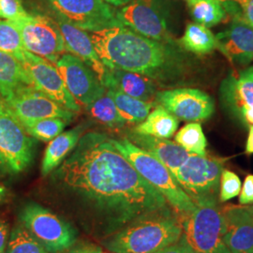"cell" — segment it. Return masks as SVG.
Here are the masks:
<instances>
[{"instance_id":"12","label":"cell","mask_w":253,"mask_h":253,"mask_svg":"<svg viewBox=\"0 0 253 253\" xmlns=\"http://www.w3.org/2000/svg\"><path fill=\"white\" fill-rule=\"evenodd\" d=\"M32 85L49 98L74 113H79L81 105L75 100L66 86L56 67L45 58L26 50L21 61Z\"/></svg>"},{"instance_id":"44","label":"cell","mask_w":253,"mask_h":253,"mask_svg":"<svg viewBox=\"0 0 253 253\" xmlns=\"http://www.w3.org/2000/svg\"><path fill=\"white\" fill-rule=\"evenodd\" d=\"M246 210L251 214V216L253 217V206H244Z\"/></svg>"},{"instance_id":"42","label":"cell","mask_w":253,"mask_h":253,"mask_svg":"<svg viewBox=\"0 0 253 253\" xmlns=\"http://www.w3.org/2000/svg\"><path fill=\"white\" fill-rule=\"evenodd\" d=\"M106 3H108L110 5L113 6H117V7H123L126 4H128L129 2H131L132 0H103Z\"/></svg>"},{"instance_id":"3","label":"cell","mask_w":253,"mask_h":253,"mask_svg":"<svg viewBox=\"0 0 253 253\" xmlns=\"http://www.w3.org/2000/svg\"><path fill=\"white\" fill-rule=\"evenodd\" d=\"M183 235L180 219L170 207L142 215L102 241L115 253H155Z\"/></svg>"},{"instance_id":"16","label":"cell","mask_w":253,"mask_h":253,"mask_svg":"<svg viewBox=\"0 0 253 253\" xmlns=\"http://www.w3.org/2000/svg\"><path fill=\"white\" fill-rule=\"evenodd\" d=\"M120 23L136 33L159 42H172L166 19L151 0H132L117 11Z\"/></svg>"},{"instance_id":"4","label":"cell","mask_w":253,"mask_h":253,"mask_svg":"<svg viewBox=\"0 0 253 253\" xmlns=\"http://www.w3.org/2000/svg\"><path fill=\"white\" fill-rule=\"evenodd\" d=\"M115 146L125 156L145 180L158 190L170 207L180 215L192 213L196 206L180 185L171 171L152 155L133 145L128 139H113Z\"/></svg>"},{"instance_id":"45","label":"cell","mask_w":253,"mask_h":253,"mask_svg":"<svg viewBox=\"0 0 253 253\" xmlns=\"http://www.w3.org/2000/svg\"><path fill=\"white\" fill-rule=\"evenodd\" d=\"M221 3H223V2H225V1H227V0H219Z\"/></svg>"},{"instance_id":"7","label":"cell","mask_w":253,"mask_h":253,"mask_svg":"<svg viewBox=\"0 0 253 253\" xmlns=\"http://www.w3.org/2000/svg\"><path fill=\"white\" fill-rule=\"evenodd\" d=\"M21 223L49 253H62L76 241V231L68 221L37 203L27 204L19 214Z\"/></svg>"},{"instance_id":"25","label":"cell","mask_w":253,"mask_h":253,"mask_svg":"<svg viewBox=\"0 0 253 253\" xmlns=\"http://www.w3.org/2000/svg\"><path fill=\"white\" fill-rule=\"evenodd\" d=\"M106 92L115 101L120 117L126 123H141L157 105L156 102H146L132 98L115 87L106 88Z\"/></svg>"},{"instance_id":"23","label":"cell","mask_w":253,"mask_h":253,"mask_svg":"<svg viewBox=\"0 0 253 253\" xmlns=\"http://www.w3.org/2000/svg\"><path fill=\"white\" fill-rule=\"evenodd\" d=\"M179 126L178 118L160 104L154 107L144 121L137 124L132 129L136 133L154 136L162 139H170Z\"/></svg>"},{"instance_id":"31","label":"cell","mask_w":253,"mask_h":253,"mask_svg":"<svg viewBox=\"0 0 253 253\" xmlns=\"http://www.w3.org/2000/svg\"><path fill=\"white\" fill-rule=\"evenodd\" d=\"M5 253H51L31 235L22 223L14 227L9 235Z\"/></svg>"},{"instance_id":"1","label":"cell","mask_w":253,"mask_h":253,"mask_svg":"<svg viewBox=\"0 0 253 253\" xmlns=\"http://www.w3.org/2000/svg\"><path fill=\"white\" fill-rule=\"evenodd\" d=\"M51 174V183L80 226L106 239L137 217L170 207L104 133H84Z\"/></svg>"},{"instance_id":"8","label":"cell","mask_w":253,"mask_h":253,"mask_svg":"<svg viewBox=\"0 0 253 253\" xmlns=\"http://www.w3.org/2000/svg\"><path fill=\"white\" fill-rule=\"evenodd\" d=\"M50 13L86 32L123 26L117 10L103 0H41Z\"/></svg>"},{"instance_id":"19","label":"cell","mask_w":253,"mask_h":253,"mask_svg":"<svg viewBox=\"0 0 253 253\" xmlns=\"http://www.w3.org/2000/svg\"><path fill=\"white\" fill-rule=\"evenodd\" d=\"M226 221L224 242L231 253H253V217L243 206L222 208Z\"/></svg>"},{"instance_id":"15","label":"cell","mask_w":253,"mask_h":253,"mask_svg":"<svg viewBox=\"0 0 253 253\" xmlns=\"http://www.w3.org/2000/svg\"><path fill=\"white\" fill-rule=\"evenodd\" d=\"M5 101L22 124L51 118H61L70 123L75 116L74 112L65 108L33 85L19 88Z\"/></svg>"},{"instance_id":"14","label":"cell","mask_w":253,"mask_h":253,"mask_svg":"<svg viewBox=\"0 0 253 253\" xmlns=\"http://www.w3.org/2000/svg\"><path fill=\"white\" fill-rule=\"evenodd\" d=\"M155 102L169 111L175 118L197 122L211 118L215 111L210 95L196 88L181 87L158 91Z\"/></svg>"},{"instance_id":"26","label":"cell","mask_w":253,"mask_h":253,"mask_svg":"<svg viewBox=\"0 0 253 253\" xmlns=\"http://www.w3.org/2000/svg\"><path fill=\"white\" fill-rule=\"evenodd\" d=\"M181 47L192 54H210L217 48L216 36L208 27L197 23H190L179 41Z\"/></svg>"},{"instance_id":"36","label":"cell","mask_w":253,"mask_h":253,"mask_svg":"<svg viewBox=\"0 0 253 253\" xmlns=\"http://www.w3.org/2000/svg\"><path fill=\"white\" fill-rule=\"evenodd\" d=\"M239 203L241 206L253 205V174H249L245 178L239 194Z\"/></svg>"},{"instance_id":"20","label":"cell","mask_w":253,"mask_h":253,"mask_svg":"<svg viewBox=\"0 0 253 253\" xmlns=\"http://www.w3.org/2000/svg\"><path fill=\"white\" fill-rule=\"evenodd\" d=\"M126 139L163 163L173 176H175L181 165L190 157V153L169 139L140 134L134 131H130Z\"/></svg>"},{"instance_id":"10","label":"cell","mask_w":253,"mask_h":253,"mask_svg":"<svg viewBox=\"0 0 253 253\" xmlns=\"http://www.w3.org/2000/svg\"><path fill=\"white\" fill-rule=\"evenodd\" d=\"M35 141L0 95V152L10 172L26 170L34 157Z\"/></svg>"},{"instance_id":"2","label":"cell","mask_w":253,"mask_h":253,"mask_svg":"<svg viewBox=\"0 0 253 253\" xmlns=\"http://www.w3.org/2000/svg\"><path fill=\"white\" fill-rule=\"evenodd\" d=\"M88 33L106 68L139 73L162 85L186 84L193 79V60L173 42L151 40L125 26Z\"/></svg>"},{"instance_id":"32","label":"cell","mask_w":253,"mask_h":253,"mask_svg":"<svg viewBox=\"0 0 253 253\" xmlns=\"http://www.w3.org/2000/svg\"><path fill=\"white\" fill-rule=\"evenodd\" d=\"M0 52L15 56L20 62L26 52L18 29L9 20H0Z\"/></svg>"},{"instance_id":"43","label":"cell","mask_w":253,"mask_h":253,"mask_svg":"<svg viewBox=\"0 0 253 253\" xmlns=\"http://www.w3.org/2000/svg\"><path fill=\"white\" fill-rule=\"evenodd\" d=\"M6 193H7L6 189L0 185V202L4 199V197L6 196Z\"/></svg>"},{"instance_id":"5","label":"cell","mask_w":253,"mask_h":253,"mask_svg":"<svg viewBox=\"0 0 253 253\" xmlns=\"http://www.w3.org/2000/svg\"><path fill=\"white\" fill-rule=\"evenodd\" d=\"M224 160L190 154L175 178L196 207L217 206Z\"/></svg>"},{"instance_id":"35","label":"cell","mask_w":253,"mask_h":253,"mask_svg":"<svg viewBox=\"0 0 253 253\" xmlns=\"http://www.w3.org/2000/svg\"><path fill=\"white\" fill-rule=\"evenodd\" d=\"M28 14L21 0H0V18L14 21Z\"/></svg>"},{"instance_id":"28","label":"cell","mask_w":253,"mask_h":253,"mask_svg":"<svg viewBox=\"0 0 253 253\" xmlns=\"http://www.w3.org/2000/svg\"><path fill=\"white\" fill-rule=\"evenodd\" d=\"M174 142L189 153L206 156L208 141L198 122H190L180 128L174 136Z\"/></svg>"},{"instance_id":"34","label":"cell","mask_w":253,"mask_h":253,"mask_svg":"<svg viewBox=\"0 0 253 253\" xmlns=\"http://www.w3.org/2000/svg\"><path fill=\"white\" fill-rule=\"evenodd\" d=\"M242 188L239 176L232 171L223 170L220 175L218 201L221 203L233 199L240 194Z\"/></svg>"},{"instance_id":"18","label":"cell","mask_w":253,"mask_h":253,"mask_svg":"<svg viewBox=\"0 0 253 253\" xmlns=\"http://www.w3.org/2000/svg\"><path fill=\"white\" fill-rule=\"evenodd\" d=\"M217 48L235 65L247 66L253 61V27L233 20L230 27L216 36Z\"/></svg>"},{"instance_id":"6","label":"cell","mask_w":253,"mask_h":253,"mask_svg":"<svg viewBox=\"0 0 253 253\" xmlns=\"http://www.w3.org/2000/svg\"><path fill=\"white\" fill-rule=\"evenodd\" d=\"M183 235L195 253H231L224 242L226 221L222 209L217 206L197 207L182 215Z\"/></svg>"},{"instance_id":"33","label":"cell","mask_w":253,"mask_h":253,"mask_svg":"<svg viewBox=\"0 0 253 253\" xmlns=\"http://www.w3.org/2000/svg\"><path fill=\"white\" fill-rule=\"evenodd\" d=\"M222 5L233 20L253 27V0H227Z\"/></svg>"},{"instance_id":"24","label":"cell","mask_w":253,"mask_h":253,"mask_svg":"<svg viewBox=\"0 0 253 253\" xmlns=\"http://www.w3.org/2000/svg\"><path fill=\"white\" fill-rule=\"evenodd\" d=\"M32 85L24 67L18 59L11 55L0 52V95L4 100L19 88Z\"/></svg>"},{"instance_id":"21","label":"cell","mask_w":253,"mask_h":253,"mask_svg":"<svg viewBox=\"0 0 253 253\" xmlns=\"http://www.w3.org/2000/svg\"><path fill=\"white\" fill-rule=\"evenodd\" d=\"M102 84L106 88L115 87L132 98L146 102H155L158 92V84L152 79L139 73L118 69L106 68Z\"/></svg>"},{"instance_id":"37","label":"cell","mask_w":253,"mask_h":253,"mask_svg":"<svg viewBox=\"0 0 253 253\" xmlns=\"http://www.w3.org/2000/svg\"><path fill=\"white\" fill-rule=\"evenodd\" d=\"M155 253H195L190 248L186 237L184 235L181 236L180 239L172 245H169L162 250Z\"/></svg>"},{"instance_id":"13","label":"cell","mask_w":253,"mask_h":253,"mask_svg":"<svg viewBox=\"0 0 253 253\" xmlns=\"http://www.w3.org/2000/svg\"><path fill=\"white\" fill-rule=\"evenodd\" d=\"M67 88L75 100L84 107L106 93L97 74L80 58L69 53L62 54L55 63Z\"/></svg>"},{"instance_id":"40","label":"cell","mask_w":253,"mask_h":253,"mask_svg":"<svg viewBox=\"0 0 253 253\" xmlns=\"http://www.w3.org/2000/svg\"><path fill=\"white\" fill-rule=\"evenodd\" d=\"M246 153L253 154V126H249V135L246 144Z\"/></svg>"},{"instance_id":"11","label":"cell","mask_w":253,"mask_h":253,"mask_svg":"<svg viewBox=\"0 0 253 253\" xmlns=\"http://www.w3.org/2000/svg\"><path fill=\"white\" fill-rule=\"evenodd\" d=\"M222 109L245 126H253V66L230 73L219 86Z\"/></svg>"},{"instance_id":"39","label":"cell","mask_w":253,"mask_h":253,"mask_svg":"<svg viewBox=\"0 0 253 253\" xmlns=\"http://www.w3.org/2000/svg\"><path fill=\"white\" fill-rule=\"evenodd\" d=\"M101 248L95 246V245H85L78 247L76 249H73L72 252L69 253H101Z\"/></svg>"},{"instance_id":"46","label":"cell","mask_w":253,"mask_h":253,"mask_svg":"<svg viewBox=\"0 0 253 253\" xmlns=\"http://www.w3.org/2000/svg\"><path fill=\"white\" fill-rule=\"evenodd\" d=\"M103 253V252H102V251H101V253Z\"/></svg>"},{"instance_id":"29","label":"cell","mask_w":253,"mask_h":253,"mask_svg":"<svg viewBox=\"0 0 253 253\" xmlns=\"http://www.w3.org/2000/svg\"><path fill=\"white\" fill-rule=\"evenodd\" d=\"M85 109L88 111L92 118L106 126L117 127L126 124L120 117L115 101L109 96L107 92L93 101Z\"/></svg>"},{"instance_id":"9","label":"cell","mask_w":253,"mask_h":253,"mask_svg":"<svg viewBox=\"0 0 253 253\" xmlns=\"http://www.w3.org/2000/svg\"><path fill=\"white\" fill-rule=\"evenodd\" d=\"M11 22L18 29L27 52L53 64L67 52L62 35L50 15L28 14Z\"/></svg>"},{"instance_id":"22","label":"cell","mask_w":253,"mask_h":253,"mask_svg":"<svg viewBox=\"0 0 253 253\" xmlns=\"http://www.w3.org/2000/svg\"><path fill=\"white\" fill-rule=\"evenodd\" d=\"M84 125H80L56 136L46 147L42 159L41 172L42 176H47L54 171L64 160L72 153L78 144L84 131Z\"/></svg>"},{"instance_id":"30","label":"cell","mask_w":253,"mask_h":253,"mask_svg":"<svg viewBox=\"0 0 253 253\" xmlns=\"http://www.w3.org/2000/svg\"><path fill=\"white\" fill-rule=\"evenodd\" d=\"M68 122L64 119L51 118L27 121L22 125L25 127L27 134L32 138L42 142H50L63 132Z\"/></svg>"},{"instance_id":"38","label":"cell","mask_w":253,"mask_h":253,"mask_svg":"<svg viewBox=\"0 0 253 253\" xmlns=\"http://www.w3.org/2000/svg\"><path fill=\"white\" fill-rule=\"evenodd\" d=\"M9 240V225L6 221L0 220V253H5Z\"/></svg>"},{"instance_id":"17","label":"cell","mask_w":253,"mask_h":253,"mask_svg":"<svg viewBox=\"0 0 253 253\" xmlns=\"http://www.w3.org/2000/svg\"><path fill=\"white\" fill-rule=\"evenodd\" d=\"M50 16L54 19L62 35L66 51L77 56L87 66H89L102 84V80L106 73V67L100 60L89 33L73 26L57 15L50 13Z\"/></svg>"},{"instance_id":"27","label":"cell","mask_w":253,"mask_h":253,"mask_svg":"<svg viewBox=\"0 0 253 253\" xmlns=\"http://www.w3.org/2000/svg\"><path fill=\"white\" fill-rule=\"evenodd\" d=\"M195 23L212 27L225 21L228 13L219 0H185Z\"/></svg>"},{"instance_id":"41","label":"cell","mask_w":253,"mask_h":253,"mask_svg":"<svg viewBox=\"0 0 253 253\" xmlns=\"http://www.w3.org/2000/svg\"><path fill=\"white\" fill-rule=\"evenodd\" d=\"M9 172H10L9 165L6 162L5 158L3 157V155L0 152V175H5Z\"/></svg>"}]
</instances>
